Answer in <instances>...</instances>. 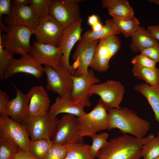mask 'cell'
I'll use <instances>...</instances> for the list:
<instances>
[{
  "label": "cell",
  "mask_w": 159,
  "mask_h": 159,
  "mask_svg": "<svg viewBox=\"0 0 159 159\" xmlns=\"http://www.w3.org/2000/svg\"><path fill=\"white\" fill-rule=\"evenodd\" d=\"M0 30V40L4 49L9 52L21 56L29 53L31 46L30 38L32 30L23 25H7L6 33L1 35Z\"/></svg>",
  "instance_id": "cell-3"
},
{
  "label": "cell",
  "mask_w": 159,
  "mask_h": 159,
  "mask_svg": "<svg viewBox=\"0 0 159 159\" xmlns=\"http://www.w3.org/2000/svg\"><path fill=\"white\" fill-rule=\"evenodd\" d=\"M14 54L4 48L0 40V78L1 80L4 79L5 73L14 59Z\"/></svg>",
  "instance_id": "cell-34"
},
{
  "label": "cell",
  "mask_w": 159,
  "mask_h": 159,
  "mask_svg": "<svg viewBox=\"0 0 159 159\" xmlns=\"http://www.w3.org/2000/svg\"><path fill=\"white\" fill-rule=\"evenodd\" d=\"M82 19H80L65 28L58 47L63 55L62 64L64 68L71 75H74L75 70L69 63V57L72 49L76 43L81 38Z\"/></svg>",
  "instance_id": "cell-13"
},
{
  "label": "cell",
  "mask_w": 159,
  "mask_h": 159,
  "mask_svg": "<svg viewBox=\"0 0 159 159\" xmlns=\"http://www.w3.org/2000/svg\"><path fill=\"white\" fill-rule=\"evenodd\" d=\"M58 119L48 113L32 118L27 117L21 123L25 127L31 141L43 138L52 140L56 132Z\"/></svg>",
  "instance_id": "cell-7"
},
{
  "label": "cell",
  "mask_w": 159,
  "mask_h": 159,
  "mask_svg": "<svg viewBox=\"0 0 159 159\" xmlns=\"http://www.w3.org/2000/svg\"><path fill=\"white\" fill-rule=\"evenodd\" d=\"M155 137L153 134L143 138L124 134L111 138L100 150L97 159H140L142 146Z\"/></svg>",
  "instance_id": "cell-1"
},
{
  "label": "cell",
  "mask_w": 159,
  "mask_h": 159,
  "mask_svg": "<svg viewBox=\"0 0 159 159\" xmlns=\"http://www.w3.org/2000/svg\"><path fill=\"white\" fill-rule=\"evenodd\" d=\"M121 46L116 34H112L100 39L96 46L90 64L93 69L104 72L110 68L109 62Z\"/></svg>",
  "instance_id": "cell-5"
},
{
  "label": "cell",
  "mask_w": 159,
  "mask_h": 159,
  "mask_svg": "<svg viewBox=\"0 0 159 159\" xmlns=\"http://www.w3.org/2000/svg\"><path fill=\"white\" fill-rule=\"evenodd\" d=\"M67 152L65 145L53 144L42 159H64Z\"/></svg>",
  "instance_id": "cell-35"
},
{
  "label": "cell",
  "mask_w": 159,
  "mask_h": 159,
  "mask_svg": "<svg viewBox=\"0 0 159 159\" xmlns=\"http://www.w3.org/2000/svg\"><path fill=\"white\" fill-rule=\"evenodd\" d=\"M15 88L16 96L9 100L6 113L14 121L21 123L28 117L29 99L27 94H25L15 87Z\"/></svg>",
  "instance_id": "cell-20"
},
{
  "label": "cell",
  "mask_w": 159,
  "mask_h": 159,
  "mask_svg": "<svg viewBox=\"0 0 159 159\" xmlns=\"http://www.w3.org/2000/svg\"><path fill=\"white\" fill-rule=\"evenodd\" d=\"M153 159H159V156H158V157H156L155 158Z\"/></svg>",
  "instance_id": "cell-46"
},
{
  "label": "cell",
  "mask_w": 159,
  "mask_h": 159,
  "mask_svg": "<svg viewBox=\"0 0 159 159\" xmlns=\"http://www.w3.org/2000/svg\"><path fill=\"white\" fill-rule=\"evenodd\" d=\"M67 152L64 159H94L90 152V145L84 143H69L65 145Z\"/></svg>",
  "instance_id": "cell-25"
},
{
  "label": "cell",
  "mask_w": 159,
  "mask_h": 159,
  "mask_svg": "<svg viewBox=\"0 0 159 159\" xmlns=\"http://www.w3.org/2000/svg\"><path fill=\"white\" fill-rule=\"evenodd\" d=\"M131 63L142 67L150 68L156 67V63L148 57L141 55H137L132 59Z\"/></svg>",
  "instance_id": "cell-36"
},
{
  "label": "cell",
  "mask_w": 159,
  "mask_h": 159,
  "mask_svg": "<svg viewBox=\"0 0 159 159\" xmlns=\"http://www.w3.org/2000/svg\"><path fill=\"white\" fill-rule=\"evenodd\" d=\"M73 87L71 92V98L76 104H81L85 107L91 106L88 95L90 87L92 85L98 84L100 80L95 76L93 70L88 69L87 72L79 77L72 75Z\"/></svg>",
  "instance_id": "cell-14"
},
{
  "label": "cell",
  "mask_w": 159,
  "mask_h": 159,
  "mask_svg": "<svg viewBox=\"0 0 159 159\" xmlns=\"http://www.w3.org/2000/svg\"><path fill=\"white\" fill-rule=\"evenodd\" d=\"M130 37V47L134 52H141L158 43L147 29L140 26Z\"/></svg>",
  "instance_id": "cell-23"
},
{
  "label": "cell",
  "mask_w": 159,
  "mask_h": 159,
  "mask_svg": "<svg viewBox=\"0 0 159 159\" xmlns=\"http://www.w3.org/2000/svg\"><path fill=\"white\" fill-rule=\"evenodd\" d=\"M19 148L18 146L11 141L0 138V159H13Z\"/></svg>",
  "instance_id": "cell-30"
},
{
  "label": "cell",
  "mask_w": 159,
  "mask_h": 159,
  "mask_svg": "<svg viewBox=\"0 0 159 159\" xmlns=\"http://www.w3.org/2000/svg\"><path fill=\"white\" fill-rule=\"evenodd\" d=\"M108 130L118 129L124 134H130L138 138H143L149 131L150 122L139 117L135 112L126 107L119 109L109 107Z\"/></svg>",
  "instance_id": "cell-2"
},
{
  "label": "cell",
  "mask_w": 159,
  "mask_h": 159,
  "mask_svg": "<svg viewBox=\"0 0 159 159\" xmlns=\"http://www.w3.org/2000/svg\"><path fill=\"white\" fill-rule=\"evenodd\" d=\"M140 54L147 56L159 64V43L140 52Z\"/></svg>",
  "instance_id": "cell-38"
},
{
  "label": "cell",
  "mask_w": 159,
  "mask_h": 159,
  "mask_svg": "<svg viewBox=\"0 0 159 159\" xmlns=\"http://www.w3.org/2000/svg\"><path fill=\"white\" fill-rule=\"evenodd\" d=\"M109 134L107 132L96 133L91 135L90 137L92 140L91 145L90 146V152L92 156L97 158L100 150L107 143V140Z\"/></svg>",
  "instance_id": "cell-32"
},
{
  "label": "cell",
  "mask_w": 159,
  "mask_h": 159,
  "mask_svg": "<svg viewBox=\"0 0 159 159\" xmlns=\"http://www.w3.org/2000/svg\"><path fill=\"white\" fill-rule=\"evenodd\" d=\"M132 71L134 75L151 86L159 84V69L147 68L133 64Z\"/></svg>",
  "instance_id": "cell-27"
},
{
  "label": "cell",
  "mask_w": 159,
  "mask_h": 159,
  "mask_svg": "<svg viewBox=\"0 0 159 159\" xmlns=\"http://www.w3.org/2000/svg\"><path fill=\"white\" fill-rule=\"evenodd\" d=\"M11 5V0H0V26L1 30L4 31L6 27L2 19V16L10 14Z\"/></svg>",
  "instance_id": "cell-37"
},
{
  "label": "cell",
  "mask_w": 159,
  "mask_h": 159,
  "mask_svg": "<svg viewBox=\"0 0 159 159\" xmlns=\"http://www.w3.org/2000/svg\"><path fill=\"white\" fill-rule=\"evenodd\" d=\"M4 24L8 25H23L32 30L38 22L39 18L30 5L18 7L11 4L9 14L3 15Z\"/></svg>",
  "instance_id": "cell-19"
},
{
  "label": "cell",
  "mask_w": 159,
  "mask_h": 159,
  "mask_svg": "<svg viewBox=\"0 0 159 159\" xmlns=\"http://www.w3.org/2000/svg\"><path fill=\"white\" fill-rule=\"evenodd\" d=\"M53 144L52 140L47 138L31 141L29 151L38 159H42Z\"/></svg>",
  "instance_id": "cell-29"
},
{
  "label": "cell",
  "mask_w": 159,
  "mask_h": 159,
  "mask_svg": "<svg viewBox=\"0 0 159 159\" xmlns=\"http://www.w3.org/2000/svg\"><path fill=\"white\" fill-rule=\"evenodd\" d=\"M0 138L10 140L20 149L29 151L31 140L25 127L5 114L0 115Z\"/></svg>",
  "instance_id": "cell-9"
},
{
  "label": "cell",
  "mask_w": 159,
  "mask_h": 159,
  "mask_svg": "<svg viewBox=\"0 0 159 159\" xmlns=\"http://www.w3.org/2000/svg\"><path fill=\"white\" fill-rule=\"evenodd\" d=\"M8 94L4 91L0 89V115H6V110L9 100Z\"/></svg>",
  "instance_id": "cell-39"
},
{
  "label": "cell",
  "mask_w": 159,
  "mask_h": 159,
  "mask_svg": "<svg viewBox=\"0 0 159 159\" xmlns=\"http://www.w3.org/2000/svg\"><path fill=\"white\" fill-rule=\"evenodd\" d=\"M107 109L100 100L90 112L77 117L80 137H90L98 132L108 129L109 119Z\"/></svg>",
  "instance_id": "cell-4"
},
{
  "label": "cell",
  "mask_w": 159,
  "mask_h": 159,
  "mask_svg": "<svg viewBox=\"0 0 159 159\" xmlns=\"http://www.w3.org/2000/svg\"><path fill=\"white\" fill-rule=\"evenodd\" d=\"M142 151L143 159H153L159 156V138L155 137L144 144Z\"/></svg>",
  "instance_id": "cell-31"
},
{
  "label": "cell",
  "mask_w": 159,
  "mask_h": 159,
  "mask_svg": "<svg viewBox=\"0 0 159 159\" xmlns=\"http://www.w3.org/2000/svg\"><path fill=\"white\" fill-rule=\"evenodd\" d=\"M147 29L154 38L159 41V25L149 26Z\"/></svg>",
  "instance_id": "cell-41"
},
{
  "label": "cell",
  "mask_w": 159,
  "mask_h": 159,
  "mask_svg": "<svg viewBox=\"0 0 159 159\" xmlns=\"http://www.w3.org/2000/svg\"><path fill=\"white\" fill-rule=\"evenodd\" d=\"M125 91V87L120 82L109 80L92 85L88 95L89 97L94 94L99 96L100 100L107 108L119 109Z\"/></svg>",
  "instance_id": "cell-6"
},
{
  "label": "cell",
  "mask_w": 159,
  "mask_h": 159,
  "mask_svg": "<svg viewBox=\"0 0 159 159\" xmlns=\"http://www.w3.org/2000/svg\"><path fill=\"white\" fill-rule=\"evenodd\" d=\"M52 0H29V4L36 15L41 18L49 15Z\"/></svg>",
  "instance_id": "cell-33"
},
{
  "label": "cell",
  "mask_w": 159,
  "mask_h": 159,
  "mask_svg": "<svg viewBox=\"0 0 159 159\" xmlns=\"http://www.w3.org/2000/svg\"><path fill=\"white\" fill-rule=\"evenodd\" d=\"M13 159H38L32 155L29 151H24L19 148L14 156Z\"/></svg>",
  "instance_id": "cell-40"
},
{
  "label": "cell",
  "mask_w": 159,
  "mask_h": 159,
  "mask_svg": "<svg viewBox=\"0 0 159 159\" xmlns=\"http://www.w3.org/2000/svg\"><path fill=\"white\" fill-rule=\"evenodd\" d=\"M44 72L47 77L46 89L58 94L63 97L69 91L72 92L73 82L72 75L63 73L48 66H44Z\"/></svg>",
  "instance_id": "cell-16"
},
{
  "label": "cell",
  "mask_w": 159,
  "mask_h": 159,
  "mask_svg": "<svg viewBox=\"0 0 159 159\" xmlns=\"http://www.w3.org/2000/svg\"><path fill=\"white\" fill-rule=\"evenodd\" d=\"M29 99L28 117H40L48 113L50 100L45 88L42 85L32 87L27 94Z\"/></svg>",
  "instance_id": "cell-18"
},
{
  "label": "cell",
  "mask_w": 159,
  "mask_h": 159,
  "mask_svg": "<svg viewBox=\"0 0 159 159\" xmlns=\"http://www.w3.org/2000/svg\"><path fill=\"white\" fill-rule=\"evenodd\" d=\"M19 73H28L39 79L44 73V67L29 53L21 56L19 59H13L5 73L4 79L10 78Z\"/></svg>",
  "instance_id": "cell-17"
},
{
  "label": "cell",
  "mask_w": 159,
  "mask_h": 159,
  "mask_svg": "<svg viewBox=\"0 0 159 159\" xmlns=\"http://www.w3.org/2000/svg\"><path fill=\"white\" fill-rule=\"evenodd\" d=\"M104 8H107L112 18L123 19L135 16L133 9L127 0H103L102 1Z\"/></svg>",
  "instance_id": "cell-22"
},
{
  "label": "cell",
  "mask_w": 159,
  "mask_h": 159,
  "mask_svg": "<svg viewBox=\"0 0 159 159\" xmlns=\"http://www.w3.org/2000/svg\"><path fill=\"white\" fill-rule=\"evenodd\" d=\"M29 54L41 65L51 67L62 72L69 73L63 67V55L58 47L34 41Z\"/></svg>",
  "instance_id": "cell-12"
},
{
  "label": "cell",
  "mask_w": 159,
  "mask_h": 159,
  "mask_svg": "<svg viewBox=\"0 0 159 159\" xmlns=\"http://www.w3.org/2000/svg\"><path fill=\"white\" fill-rule=\"evenodd\" d=\"M103 25L100 22L95 25L92 26V30L93 32L98 31L102 28Z\"/></svg>",
  "instance_id": "cell-44"
},
{
  "label": "cell",
  "mask_w": 159,
  "mask_h": 159,
  "mask_svg": "<svg viewBox=\"0 0 159 159\" xmlns=\"http://www.w3.org/2000/svg\"><path fill=\"white\" fill-rule=\"evenodd\" d=\"M77 117L67 114L58 119L56 132L52 140L53 144L65 145L69 143H83L79 134Z\"/></svg>",
  "instance_id": "cell-11"
},
{
  "label": "cell",
  "mask_w": 159,
  "mask_h": 159,
  "mask_svg": "<svg viewBox=\"0 0 159 159\" xmlns=\"http://www.w3.org/2000/svg\"><path fill=\"white\" fill-rule=\"evenodd\" d=\"M11 4L14 5L21 7L25 6L29 4V0H13L11 1Z\"/></svg>",
  "instance_id": "cell-42"
},
{
  "label": "cell",
  "mask_w": 159,
  "mask_h": 159,
  "mask_svg": "<svg viewBox=\"0 0 159 159\" xmlns=\"http://www.w3.org/2000/svg\"><path fill=\"white\" fill-rule=\"evenodd\" d=\"M134 88L147 99L154 112L155 120L159 124V84L155 86H151L146 83H142L134 86ZM157 137L159 138V130Z\"/></svg>",
  "instance_id": "cell-24"
},
{
  "label": "cell",
  "mask_w": 159,
  "mask_h": 159,
  "mask_svg": "<svg viewBox=\"0 0 159 159\" xmlns=\"http://www.w3.org/2000/svg\"><path fill=\"white\" fill-rule=\"evenodd\" d=\"M88 22L91 26L97 24L100 21L97 16L95 14H92L88 16Z\"/></svg>",
  "instance_id": "cell-43"
},
{
  "label": "cell",
  "mask_w": 159,
  "mask_h": 159,
  "mask_svg": "<svg viewBox=\"0 0 159 159\" xmlns=\"http://www.w3.org/2000/svg\"><path fill=\"white\" fill-rule=\"evenodd\" d=\"M120 34L112 19H108L100 29L96 32L88 30L82 35L81 38L88 41H95L111 35Z\"/></svg>",
  "instance_id": "cell-26"
},
{
  "label": "cell",
  "mask_w": 159,
  "mask_h": 159,
  "mask_svg": "<svg viewBox=\"0 0 159 159\" xmlns=\"http://www.w3.org/2000/svg\"><path fill=\"white\" fill-rule=\"evenodd\" d=\"M81 0H52L49 15L65 28L81 18Z\"/></svg>",
  "instance_id": "cell-10"
},
{
  "label": "cell",
  "mask_w": 159,
  "mask_h": 159,
  "mask_svg": "<svg viewBox=\"0 0 159 159\" xmlns=\"http://www.w3.org/2000/svg\"><path fill=\"white\" fill-rule=\"evenodd\" d=\"M65 29L49 15L39 18L33 34L37 43L58 47Z\"/></svg>",
  "instance_id": "cell-8"
},
{
  "label": "cell",
  "mask_w": 159,
  "mask_h": 159,
  "mask_svg": "<svg viewBox=\"0 0 159 159\" xmlns=\"http://www.w3.org/2000/svg\"><path fill=\"white\" fill-rule=\"evenodd\" d=\"M99 40L88 41L81 39L78 41L72 57V66L75 70L74 76L79 77L88 72L95 47Z\"/></svg>",
  "instance_id": "cell-15"
},
{
  "label": "cell",
  "mask_w": 159,
  "mask_h": 159,
  "mask_svg": "<svg viewBox=\"0 0 159 159\" xmlns=\"http://www.w3.org/2000/svg\"><path fill=\"white\" fill-rule=\"evenodd\" d=\"M71 92L69 91L62 97L57 96L54 102L50 106L48 114L56 117L60 113H66L79 117L86 114L84 110L85 106L73 102L71 98Z\"/></svg>",
  "instance_id": "cell-21"
},
{
  "label": "cell",
  "mask_w": 159,
  "mask_h": 159,
  "mask_svg": "<svg viewBox=\"0 0 159 159\" xmlns=\"http://www.w3.org/2000/svg\"><path fill=\"white\" fill-rule=\"evenodd\" d=\"M147 1L150 3L159 5V0H148Z\"/></svg>",
  "instance_id": "cell-45"
},
{
  "label": "cell",
  "mask_w": 159,
  "mask_h": 159,
  "mask_svg": "<svg viewBox=\"0 0 159 159\" xmlns=\"http://www.w3.org/2000/svg\"><path fill=\"white\" fill-rule=\"evenodd\" d=\"M112 19L118 32L126 38L130 37L140 26L138 19L135 16L123 19Z\"/></svg>",
  "instance_id": "cell-28"
}]
</instances>
